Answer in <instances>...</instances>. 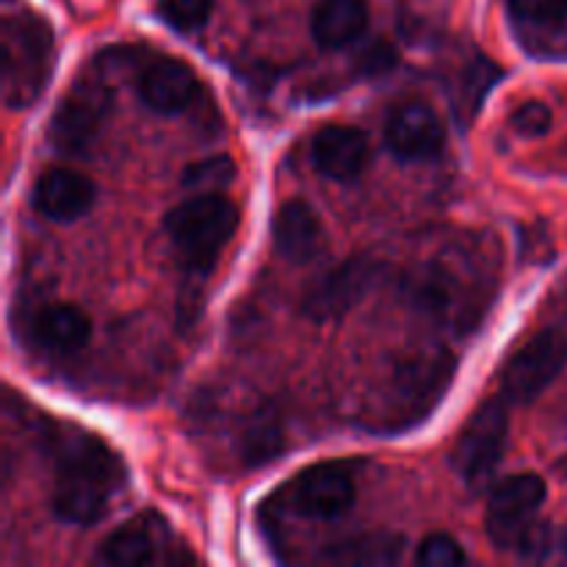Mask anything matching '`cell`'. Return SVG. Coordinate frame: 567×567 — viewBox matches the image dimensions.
<instances>
[{
  "mask_svg": "<svg viewBox=\"0 0 567 567\" xmlns=\"http://www.w3.org/2000/svg\"><path fill=\"white\" fill-rule=\"evenodd\" d=\"M125 480L127 471L114 449L86 432L70 435L55 454L53 513L64 524H97Z\"/></svg>",
  "mask_w": 567,
  "mask_h": 567,
  "instance_id": "obj_1",
  "label": "cell"
},
{
  "mask_svg": "<svg viewBox=\"0 0 567 567\" xmlns=\"http://www.w3.org/2000/svg\"><path fill=\"white\" fill-rule=\"evenodd\" d=\"M454 358L443 349L421 352L402 360L385 385L380 426L385 432H404L421 424L446 396L454 380Z\"/></svg>",
  "mask_w": 567,
  "mask_h": 567,
  "instance_id": "obj_2",
  "label": "cell"
},
{
  "mask_svg": "<svg viewBox=\"0 0 567 567\" xmlns=\"http://www.w3.org/2000/svg\"><path fill=\"white\" fill-rule=\"evenodd\" d=\"M53 70V31L33 11L3 20V97L11 109L37 103Z\"/></svg>",
  "mask_w": 567,
  "mask_h": 567,
  "instance_id": "obj_3",
  "label": "cell"
},
{
  "mask_svg": "<svg viewBox=\"0 0 567 567\" xmlns=\"http://www.w3.org/2000/svg\"><path fill=\"white\" fill-rule=\"evenodd\" d=\"M166 236L183 266L205 271L238 230V208L221 194H199L166 214Z\"/></svg>",
  "mask_w": 567,
  "mask_h": 567,
  "instance_id": "obj_4",
  "label": "cell"
},
{
  "mask_svg": "<svg viewBox=\"0 0 567 567\" xmlns=\"http://www.w3.org/2000/svg\"><path fill=\"white\" fill-rule=\"evenodd\" d=\"M487 282L491 275L474 277V280H465L463 277V260L457 264H449V260L437 258L435 264L426 266L424 271L415 280V297L424 305L430 313H435L437 319L449 321L457 330H465L474 321H480V316L485 313V308L491 302V291H487Z\"/></svg>",
  "mask_w": 567,
  "mask_h": 567,
  "instance_id": "obj_5",
  "label": "cell"
},
{
  "mask_svg": "<svg viewBox=\"0 0 567 567\" xmlns=\"http://www.w3.org/2000/svg\"><path fill=\"white\" fill-rule=\"evenodd\" d=\"M567 365V336L563 330H540L532 336L498 377V396L507 404H532L548 391Z\"/></svg>",
  "mask_w": 567,
  "mask_h": 567,
  "instance_id": "obj_6",
  "label": "cell"
},
{
  "mask_svg": "<svg viewBox=\"0 0 567 567\" xmlns=\"http://www.w3.org/2000/svg\"><path fill=\"white\" fill-rule=\"evenodd\" d=\"M507 408L509 404L502 396L482 402L468 419V424L463 426V432H460L457 443H454L452 463L468 485H480V482L491 480L496 465L502 463L509 435Z\"/></svg>",
  "mask_w": 567,
  "mask_h": 567,
  "instance_id": "obj_7",
  "label": "cell"
},
{
  "mask_svg": "<svg viewBox=\"0 0 567 567\" xmlns=\"http://www.w3.org/2000/svg\"><path fill=\"white\" fill-rule=\"evenodd\" d=\"M543 502H546V482L537 474H515L498 482L487 502L485 518V529L496 548L515 551L524 532L535 524Z\"/></svg>",
  "mask_w": 567,
  "mask_h": 567,
  "instance_id": "obj_8",
  "label": "cell"
},
{
  "mask_svg": "<svg viewBox=\"0 0 567 567\" xmlns=\"http://www.w3.org/2000/svg\"><path fill=\"white\" fill-rule=\"evenodd\" d=\"M109 83L97 66L78 75L75 86L70 89V94H64L53 116L50 138H53L55 147L64 150V153H75L83 144L92 142V136L100 131L105 114H109Z\"/></svg>",
  "mask_w": 567,
  "mask_h": 567,
  "instance_id": "obj_9",
  "label": "cell"
},
{
  "mask_svg": "<svg viewBox=\"0 0 567 567\" xmlns=\"http://www.w3.org/2000/svg\"><path fill=\"white\" fill-rule=\"evenodd\" d=\"M291 507L313 520H336L347 515L354 504V480L347 463H321L305 468L293 480Z\"/></svg>",
  "mask_w": 567,
  "mask_h": 567,
  "instance_id": "obj_10",
  "label": "cell"
},
{
  "mask_svg": "<svg viewBox=\"0 0 567 567\" xmlns=\"http://www.w3.org/2000/svg\"><path fill=\"white\" fill-rule=\"evenodd\" d=\"M385 144L402 161L435 158L446 144V125L430 103L410 100L388 116Z\"/></svg>",
  "mask_w": 567,
  "mask_h": 567,
  "instance_id": "obj_11",
  "label": "cell"
},
{
  "mask_svg": "<svg viewBox=\"0 0 567 567\" xmlns=\"http://www.w3.org/2000/svg\"><path fill=\"white\" fill-rule=\"evenodd\" d=\"M380 266L371 258H349L332 271H327L313 291L305 297V313L313 321H330L347 313L352 305L363 299L371 282L377 280Z\"/></svg>",
  "mask_w": 567,
  "mask_h": 567,
  "instance_id": "obj_12",
  "label": "cell"
},
{
  "mask_svg": "<svg viewBox=\"0 0 567 567\" xmlns=\"http://www.w3.org/2000/svg\"><path fill=\"white\" fill-rule=\"evenodd\" d=\"M94 183L83 172L53 166L33 183V208L53 221H75L92 210Z\"/></svg>",
  "mask_w": 567,
  "mask_h": 567,
  "instance_id": "obj_13",
  "label": "cell"
},
{
  "mask_svg": "<svg viewBox=\"0 0 567 567\" xmlns=\"http://www.w3.org/2000/svg\"><path fill=\"white\" fill-rule=\"evenodd\" d=\"M199 81L192 66L172 55L150 61L138 75V97L155 114H181L197 97Z\"/></svg>",
  "mask_w": 567,
  "mask_h": 567,
  "instance_id": "obj_14",
  "label": "cell"
},
{
  "mask_svg": "<svg viewBox=\"0 0 567 567\" xmlns=\"http://www.w3.org/2000/svg\"><path fill=\"white\" fill-rule=\"evenodd\" d=\"M313 166L332 181H354L369 164V138L352 125H327L316 133Z\"/></svg>",
  "mask_w": 567,
  "mask_h": 567,
  "instance_id": "obj_15",
  "label": "cell"
},
{
  "mask_svg": "<svg viewBox=\"0 0 567 567\" xmlns=\"http://www.w3.org/2000/svg\"><path fill=\"white\" fill-rule=\"evenodd\" d=\"M161 535H164V526L155 515H138L105 537L94 563L114 567L153 565L158 559L161 546H164Z\"/></svg>",
  "mask_w": 567,
  "mask_h": 567,
  "instance_id": "obj_16",
  "label": "cell"
},
{
  "mask_svg": "<svg viewBox=\"0 0 567 567\" xmlns=\"http://www.w3.org/2000/svg\"><path fill=\"white\" fill-rule=\"evenodd\" d=\"M271 233H275V247L280 258L291 264H308L321 247L319 216L308 203H299V199L280 205Z\"/></svg>",
  "mask_w": 567,
  "mask_h": 567,
  "instance_id": "obj_17",
  "label": "cell"
},
{
  "mask_svg": "<svg viewBox=\"0 0 567 567\" xmlns=\"http://www.w3.org/2000/svg\"><path fill=\"white\" fill-rule=\"evenodd\" d=\"M369 28L365 0H321L310 17V33L324 50H341L358 42Z\"/></svg>",
  "mask_w": 567,
  "mask_h": 567,
  "instance_id": "obj_18",
  "label": "cell"
},
{
  "mask_svg": "<svg viewBox=\"0 0 567 567\" xmlns=\"http://www.w3.org/2000/svg\"><path fill=\"white\" fill-rule=\"evenodd\" d=\"M92 336V321L75 305H48L33 319V341L50 354L81 352Z\"/></svg>",
  "mask_w": 567,
  "mask_h": 567,
  "instance_id": "obj_19",
  "label": "cell"
},
{
  "mask_svg": "<svg viewBox=\"0 0 567 567\" xmlns=\"http://www.w3.org/2000/svg\"><path fill=\"white\" fill-rule=\"evenodd\" d=\"M404 554V537L399 535H363L354 540L338 543L327 551V559L338 565H393Z\"/></svg>",
  "mask_w": 567,
  "mask_h": 567,
  "instance_id": "obj_20",
  "label": "cell"
},
{
  "mask_svg": "<svg viewBox=\"0 0 567 567\" xmlns=\"http://www.w3.org/2000/svg\"><path fill=\"white\" fill-rule=\"evenodd\" d=\"M233 177H236V164L227 155H214V158H205L199 164L186 166V172H183V186L203 194H219L230 186Z\"/></svg>",
  "mask_w": 567,
  "mask_h": 567,
  "instance_id": "obj_21",
  "label": "cell"
},
{
  "mask_svg": "<svg viewBox=\"0 0 567 567\" xmlns=\"http://www.w3.org/2000/svg\"><path fill=\"white\" fill-rule=\"evenodd\" d=\"M158 17L169 28L183 33L199 31L208 22L214 0H155Z\"/></svg>",
  "mask_w": 567,
  "mask_h": 567,
  "instance_id": "obj_22",
  "label": "cell"
},
{
  "mask_svg": "<svg viewBox=\"0 0 567 567\" xmlns=\"http://www.w3.org/2000/svg\"><path fill=\"white\" fill-rule=\"evenodd\" d=\"M565 551L567 540L563 532L548 524H537V520L524 532L518 548H515V554H520L524 559H557Z\"/></svg>",
  "mask_w": 567,
  "mask_h": 567,
  "instance_id": "obj_23",
  "label": "cell"
},
{
  "mask_svg": "<svg viewBox=\"0 0 567 567\" xmlns=\"http://www.w3.org/2000/svg\"><path fill=\"white\" fill-rule=\"evenodd\" d=\"M509 11L526 25H557L567 17V0H509Z\"/></svg>",
  "mask_w": 567,
  "mask_h": 567,
  "instance_id": "obj_24",
  "label": "cell"
},
{
  "mask_svg": "<svg viewBox=\"0 0 567 567\" xmlns=\"http://www.w3.org/2000/svg\"><path fill=\"white\" fill-rule=\"evenodd\" d=\"M415 559L426 567H454L465 563V551L460 548V543L454 537L435 532V535L424 537L415 551Z\"/></svg>",
  "mask_w": 567,
  "mask_h": 567,
  "instance_id": "obj_25",
  "label": "cell"
},
{
  "mask_svg": "<svg viewBox=\"0 0 567 567\" xmlns=\"http://www.w3.org/2000/svg\"><path fill=\"white\" fill-rule=\"evenodd\" d=\"M277 452H280V430L275 424L260 419L258 424L249 426L247 441H244L247 463H266V460H275Z\"/></svg>",
  "mask_w": 567,
  "mask_h": 567,
  "instance_id": "obj_26",
  "label": "cell"
},
{
  "mask_svg": "<svg viewBox=\"0 0 567 567\" xmlns=\"http://www.w3.org/2000/svg\"><path fill=\"white\" fill-rule=\"evenodd\" d=\"M509 125H513L515 133L526 138H537L543 133L551 131V111H548L546 103H537V100H529V103L518 105L509 116Z\"/></svg>",
  "mask_w": 567,
  "mask_h": 567,
  "instance_id": "obj_27",
  "label": "cell"
},
{
  "mask_svg": "<svg viewBox=\"0 0 567 567\" xmlns=\"http://www.w3.org/2000/svg\"><path fill=\"white\" fill-rule=\"evenodd\" d=\"M393 64H396V53L388 44H374V48L363 53V72H369V75L388 72Z\"/></svg>",
  "mask_w": 567,
  "mask_h": 567,
  "instance_id": "obj_28",
  "label": "cell"
},
{
  "mask_svg": "<svg viewBox=\"0 0 567 567\" xmlns=\"http://www.w3.org/2000/svg\"><path fill=\"white\" fill-rule=\"evenodd\" d=\"M559 474H563V476H565V480H567V452H565L563 463H559Z\"/></svg>",
  "mask_w": 567,
  "mask_h": 567,
  "instance_id": "obj_29",
  "label": "cell"
}]
</instances>
